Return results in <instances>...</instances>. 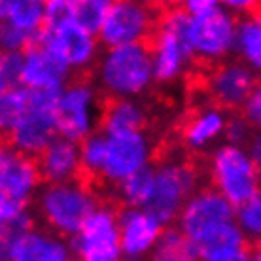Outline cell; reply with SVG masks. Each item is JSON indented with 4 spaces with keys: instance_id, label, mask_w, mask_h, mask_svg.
<instances>
[{
    "instance_id": "20",
    "label": "cell",
    "mask_w": 261,
    "mask_h": 261,
    "mask_svg": "<svg viewBox=\"0 0 261 261\" xmlns=\"http://www.w3.org/2000/svg\"><path fill=\"white\" fill-rule=\"evenodd\" d=\"M34 159H36L40 178L46 184L74 180L80 174L78 142H74L70 138L57 135Z\"/></svg>"
},
{
    "instance_id": "29",
    "label": "cell",
    "mask_w": 261,
    "mask_h": 261,
    "mask_svg": "<svg viewBox=\"0 0 261 261\" xmlns=\"http://www.w3.org/2000/svg\"><path fill=\"white\" fill-rule=\"evenodd\" d=\"M27 206L29 204L13 201L12 197L0 191V227L6 229L12 237L33 227V214Z\"/></svg>"
},
{
    "instance_id": "31",
    "label": "cell",
    "mask_w": 261,
    "mask_h": 261,
    "mask_svg": "<svg viewBox=\"0 0 261 261\" xmlns=\"http://www.w3.org/2000/svg\"><path fill=\"white\" fill-rule=\"evenodd\" d=\"M112 2L114 0H80L76 4H72V19L78 25L85 27L87 31L97 34Z\"/></svg>"
},
{
    "instance_id": "28",
    "label": "cell",
    "mask_w": 261,
    "mask_h": 261,
    "mask_svg": "<svg viewBox=\"0 0 261 261\" xmlns=\"http://www.w3.org/2000/svg\"><path fill=\"white\" fill-rule=\"evenodd\" d=\"M237 227L242 231V235L248 239V242H257L261 237V199L259 193L250 197L246 201L235 204L233 214Z\"/></svg>"
},
{
    "instance_id": "40",
    "label": "cell",
    "mask_w": 261,
    "mask_h": 261,
    "mask_svg": "<svg viewBox=\"0 0 261 261\" xmlns=\"http://www.w3.org/2000/svg\"><path fill=\"white\" fill-rule=\"evenodd\" d=\"M133 2H137V4H142L146 8H151V10H155V8H161L167 2V0H133Z\"/></svg>"
},
{
    "instance_id": "9",
    "label": "cell",
    "mask_w": 261,
    "mask_h": 261,
    "mask_svg": "<svg viewBox=\"0 0 261 261\" xmlns=\"http://www.w3.org/2000/svg\"><path fill=\"white\" fill-rule=\"evenodd\" d=\"M57 93L59 91L31 89L29 110L6 135L8 142L12 144L13 148H17L27 155L36 157L57 137V125H55Z\"/></svg>"
},
{
    "instance_id": "33",
    "label": "cell",
    "mask_w": 261,
    "mask_h": 261,
    "mask_svg": "<svg viewBox=\"0 0 261 261\" xmlns=\"http://www.w3.org/2000/svg\"><path fill=\"white\" fill-rule=\"evenodd\" d=\"M23 51H0V82L12 87L21 84Z\"/></svg>"
},
{
    "instance_id": "17",
    "label": "cell",
    "mask_w": 261,
    "mask_h": 261,
    "mask_svg": "<svg viewBox=\"0 0 261 261\" xmlns=\"http://www.w3.org/2000/svg\"><path fill=\"white\" fill-rule=\"evenodd\" d=\"M255 70H252L242 61H222L218 63L208 78V91L222 108L235 110L241 108L250 93L254 91Z\"/></svg>"
},
{
    "instance_id": "42",
    "label": "cell",
    "mask_w": 261,
    "mask_h": 261,
    "mask_svg": "<svg viewBox=\"0 0 261 261\" xmlns=\"http://www.w3.org/2000/svg\"><path fill=\"white\" fill-rule=\"evenodd\" d=\"M66 2H70V4H76V2H80V0H66Z\"/></svg>"
},
{
    "instance_id": "39",
    "label": "cell",
    "mask_w": 261,
    "mask_h": 261,
    "mask_svg": "<svg viewBox=\"0 0 261 261\" xmlns=\"http://www.w3.org/2000/svg\"><path fill=\"white\" fill-rule=\"evenodd\" d=\"M15 0H0V19H6L8 12L12 10Z\"/></svg>"
},
{
    "instance_id": "37",
    "label": "cell",
    "mask_w": 261,
    "mask_h": 261,
    "mask_svg": "<svg viewBox=\"0 0 261 261\" xmlns=\"http://www.w3.org/2000/svg\"><path fill=\"white\" fill-rule=\"evenodd\" d=\"M216 4H218V0H180V8L186 10L190 15L204 12V10L216 6Z\"/></svg>"
},
{
    "instance_id": "15",
    "label": "cell",
    "mask_w": 261,
    "mask_h": 261,
    "mask_svg": "<svg viewBox=\"0 0 261 261\" xmlns=\"http://www.w3.org/2000/svg\"><path fill=\"white\" fill-rule=\"evenodd\" d=\"M40 182L36 159L10 142H0V191L13 201L29 204L40 190Z\"/></svg>"
},
{
    "instance_id": "36",
    "label": "cell",
    "mask_w": 261,
    "mask_h": 261,
    "mask_svg": "<svg viewBox=\"0 0 261 261\" xmlns=\"http://www.w3.org/2000/svg\"><path fill=\"white\" fill-rule=\"evenodd\" d=\"M218 4L229 10L231 13H235L237 17H241V15L254 13L257 10L259 0H218Z\"/></svg>"
},
{
    "instance_id": "19",
    "label": "cell",
    "mask_w": 261,
    "mask_h": 261,
    "mask_svg": "<svg viewBox=\"0 0 261 261\" xmlns=\"http://www.w3.org/2000/svg\"><path fill=\"white\" fill-rule=\"evenodd\" d=\"M70 257L66 237L51 229L29 227L12 237V261H68Z\"/></svg>"
},
{
    "instance_id": "3",
    "label": "cell",
    "mask_w": 261,
    "mask_h": 261,
    "mask_svg": "<svg viewBox=\"0 0 261 261\" xmlns=\"http://www.w3.org/2000/svg\"><path fill=\"white\" fill-rule=\"evenodd\" d=\"M153 80L159 84H172L188 70L193 53L190 46V13L182 8L167 12L150 36Z\"/></svg>"
},
{
    "instance_id": "10",
    "label": "cell",
    "mask_w": 261,
    "mask_h": 261,
    "mask_svg": "<svg viewBox=\"0 0 261 261\" xmlns=\"http://www.w3.org/2000/svg\"><path fill=\"white\" fill-rule=\"evenodd\" d=\"M155 21L151 8L133 0H114L97 31L98 44L105 47L146 44L155 29Z\"/></svg>"
},
{
    "instance_id": "41",
    "label": "cell",
    "mask_w": 261,
    "mask_h": 261,
    "mask_svg": "<svg viewBox=\"0 0 261 261\" xmlns=\"http://www.w3.org/2000/svg\"><path fill=\"white\" fill-rule=\"evenodd\" d=\"M4 91H6V85L0 82V97H2V93H4Z\"/></svg>"
},
{
    "instance_id": "11",
    "label": "cell",
    "mask_w": 261,
    "mask_h": 261,
    "mask_svg": "<svg viewBox=\"0 0 261 261\" xmlns=\"http://www.w3.org/2000/svg\"><path fill=\"white\" fill-rule=\"evenodd\" d=\"M151 155H153L151 142L142 130L106 135L105 161L98 178L105 184L118 186L130 174L148 167L151 163Z\"/></svg>"
},
{
    "instance_id": "16",
    "label": "cell",
    "mask_w": 261,
    "mask_h": 261,
    "mask_svg": "<svg viewBox=\"0 0 261 261\" xmlns=\"http://www.w3.org/2000/svg\"><path fill=\"white\" fill-rule=\"evenodd\" d=\"M118 227L121 257L144 259L151 255V250L165 225L148 210L125 206L118 214Z\"/></svg>"
},
{
    "instance_id": "23",
    "label": "cell",
    "mask_w": 261,
    "mask_h": 261,
    "mask_svg": "<svg viewBox=\"0 0 261 261\" xmlns=\"http://www.w3.org/2000/svg\"><path fill=\"white\" fill-rule=\"evenodd\" d=\"M235 53L252 70L261 68V21L252 13L241 15L237 21Z\"/></svg>"
},
{
    "instance_id": "18",
    "label": "cell",
    "mask_w": 261,
    "mask_h": 261,
    "mask_svg": "<svg viewBox=\"0 0 261 261\" xmlns=\"http://www.w3.org/2000/svg\"><path fill=\"white\" fill-rule=\"evenodd\" d=\"M195 246L197 259L204 261H246L252 259V246L248 239L237 227L235 220L223 222L191 242Z\"/></svg>"
},
{
    "instance_id": "32",
    "label": "cell",
    "mask_w": 261,
    "mask_h": 261,
    "mask_svg": "<svg viewBox=\"0 0 261 261\" xmlns=\"http://www.w3.org/2000/svg\"><path fill=\"white\" fill-rule=\"evenodd\" d=\"M38 34L29 33L12 21L0 19V51H25Z\"/></svg>"
},
{
    "instance_id": "1",
    "label": "cell",
    "mask_w": 261,
    "mask_h": 261,
    "mask_svg": "<svg viewBox=\"0 0 261 261\" xmlns=\"http://www.w3.org/2000/svg\"><path fill=\"white\" fill-rule=\"evenodd\" d=\"M97 82L110 98L140 97L153 84L150 46L127 44L106 47L97 63Z\"/></svg>"
},
{
    "instance_id": "7",
    "label": "cell",
    "mask_w": 261,
    "mask_h": 261,
    "mask_svg": "<svg viewBox=\"0 0 261 261\" xmlns=\"http://www.w3.org/2000/svg\"><path fill=\"white\" fill-rule=\"evenodd\" d=\"M100 108L97 91L87 82H68L57 93L55 125L57 135L80 142L82 138L97 130Z\"/></svg>"
},
{
    "instance_id": "4",
    "label": "cell",
    "mask_w": 261,
    "mask_h": 261,
    "mask_svg": "<svg viewBox=\"0 0 261 261\" xmlns=\"http://www.w3.org/2000/svg\"><path fill=\"white\" fill-rule=\"evenodd\" d=\"M151 169V190L144 210L155 216L163 225H170L176 222L186 199L197 190L199 176L186 161H165Z\"/></svg>"
},
{
    "instance_id": "24",
    "label": "cell",
    "mask_w": 261,
    "mask_h": 261,
    "mask_svg": "<svg viewBox=\"0 0 261 261\" xmlns=\"http://www.w3.org/2000/svg\"><path fill=\"white\" fill-rule=\"evenodd\" d=\"M151 257L159 261H191L197 259V252L191 241L180 229L165 225L151 250Z\"/></svg>"
},
{
    "instance_id": "5",
    "label": "cell",
    "mask_w": 261,
    "mask_h": 261,
    "mask_svg": "<svg viewBox=\"0 0 261 261\" xmlns=\"http://www.w3.org/2000/svg\"><path fill=\"white\" fill-rule=\"evenodd\" d=\"M237 17L223 6L190 15V46L193 59L218 65L235 53Z\"/></svg>"
},
{
    "instance_id": "30",
    "label": "cell",
    "mask_w": 261,
    "mask_h": 261,
    "mask_svg": "<svg viewBox=\"0 0 261 261\" xmlns=\"http://www.w3.org/2000/svg\"><path fill=\"white\" fill-rule=\"evenodd\" d=\"M13 25L38 34L44 27V2L42 0H15V4L6 15Z\"/></svg>"
},
{
    "instance_id": "26",
    "label": "cell",
    "mask_w": 261,
    "mask_h": 261,
    "mask_svg": "<svg viewBox=\"0 0 261 261\" xmlns=\"http://www.w3.org/2000/svg\"><path fill=\"white\" fill-rule=\"evenodd\" d=\"M151 178H153V169L150 163L148 167H144L138 172L130 174L129 178H125L123 182L118 184V195L125 206L144 208V204L150 197Z\"/></svg>"
},
{
    "instance_id": "8",
    "label": "cell",
    "mask_w": 261,
    "mask_h": 261,
    "mask_svg": "<svg viewBox=\"0 0 261 261\" xmlns=\"http://www.w3.org/2000/svg\"><path fill=\"white\" fill-rule=\"evenodd\" d=\"M72 257L82 261H118L119 248L118 212L110 206H95L82 227L68 237Z\"/></svg>"
},
{
    "instance_id": "38",
    "label": "cell",
    "mask_w": 261,
    "mask_h": 261,
    "mask_svg": "<svg viewBox=\"0 0 261 261\" xmlns=\"http://www.w3.org/2000/svg\"><path fill=\"white\" fill-rule=\"evenodd\" d=\"M10 246H12V235L6 229L0 227V261L10 259Z\"/></svg>"
},
{
    "instance_id": "25",
    "label": "cell",
    "mask_w": 261,
    "mask_h": 261,
    "mask_svg": "<svg viewBox=\"0 0 261 261\" xmlns=\"http://www.w3.org/2000/svg\"><path fill=\"white\" fill-rule=\"evenodd\" d=\"M31 106V89L25 85H12L0 97V135H8Z\"/></svg>"
},
{
    "instance_id": "2",
    "label": "cell",
    "mask_w": 261,
    "mask_h": 261,
    "mask_svg": "<svg viewBox=\"0 0 261 261\" xmlns=\"http://www.w3.org/2000/svg\"><path fill=\"white\" fill-rule=\"evenodd\" d=\"M36 208L47 227L72 237L97 206V197L85 184L74 180L46 184L36 191Z\"/></svg>"
},
{
    "instance_id": "35",
    "label": "cell",
    "mask_w": 261,
    "mask_h": 261,
    "mask_svg": "<svg viewBox=\"0 0 261 261\" xmlns=\"http://www.w3.org/2000/svg\"><path fill=\"white\" fill-rule=\"evenodd\" d=\"M241 108H242V116L248 119L254 127H257L261 121V91H259V87H255L254 91L250 93L248 97H246V100L242 102Z\"/></svg>"
},
{
    "instance_id": "13",
    "label": "cell",
    "mask_w": 261,
    "mask_h": 261,
    "mask_svg": "<svg viewBox=\"0 0 261 261\" xmlns=\"http://www.w3.org/2000/svg\"><path fill=\"white\" fill-rule=\"evenodd\" d=\"M38 38L51 51H55L74 70H84L97 61L98 38L97 34L78 25L74 19L63 21L59 25L42 27Z\"/></svg>"
},
{
    "instance_id": "22",
    "label": "cell",
    "mask_w": 261,
    "mask_h": 261,
    "mask_svg": "<svg viewBox=\"0 0 261 261\" xmlns=\"http://www.w3.org/2000/svg\"><path fill=\"white\" fill-rule=\"evenodd\" d=\"M227 123L225 112L220 108H204L190 119L184 129V142L188 148L202 151L210 148L218 138L223 137V129Z\"/></svg>"
},
{
    "instance_id": "6",
    "label": "cell",
    "mask_w": 261,
    "mask_h": 261,
    "mask_svg": "<svg viewBox=\"0 0 261 261\" xmlns=\"http://www.w3.org/2000/svg\"><path fill=\"white\" fill-rule=\"evenodd\" d=\"M210 174L218 190L233 206L259 193V165L244 146L223 144L212 155Z\"/></svg>"
},
{
    "instance_id": "12",
    "label": "cell",
    "mask_w": 261,
    "mask_h": 261,
    "mask_svg": "<svg viewBox=\"0 0 261 261\" xmlns=\"http://www.w3.org/2000/svg\"><path fill=\"white\" fill-rule=\"evenodd\" d=\"M235 206L214 188H201L191 193L178 212V229L191 242L223 222L233 220Z\"/></svg>"
},
{
    "instance_id": "21",
    "label": "cell",
    "mask_w": 261,
    "mask_h": 261,
    "mask_svg": "<svg viewBox=\"0 0 261 261\" xmlns=\"http://www.w3.org/2000/svg\"><path fill=\"white\" fill-rule=\"evenodd\" d=\"M100 130L106 135L144 130L146 127V108L137 100V97L112 98L108 106L100 112L98 118Z\"/></svg>"
},
{
    "instance_id": "34",
    "label": "cell",
    "mask_w": 261,
    "mask_h": 261,
    "mask_svg": "<svg viewBox=\"0 0 261 261\" xmlns=\"http://www.w3.org/2000/svg\"><path fill=\"white\" fill-rule=\"evenodd\" d=\"M255 133V127L250 123L244 116H235V118L227 119L225 129H223V137L227 144H235V146H244L252 140Z\"/></svg>"
},
{
    "instance_id": "27",
    "label": "cell",
    "mask_w": 261,
    "mask_h": 261,
    "mask_svg": "<svg viewBox=\"0 0 261 261\" xmlns=\"http://www.w3.org/2000/svg\"><path fill=\"white\" fill-rule=\"evenodd\" d=\"M106 150V135L102 130H93L78 142L80 151V170L93 178H98Z\"/></svg>"
},
{
    "instance_id": "43",
    "label": "cell",
    "mask_w": 261,
    "mask_h": 261,
    "mask_svg": "<svg viewBox=\"0 0 261 261\" xmlns=\"http://www.w3.org/2000/svg\"><path fill=\"white\" fill-rule=\"evenodd\" d=\"M42 2H46V0H42Z\"/></svg>"
},
{
    "instance_id": "14",
    "label": "cell",
    "mask_w": 261,
    "mask_h": 261,
    "mask_svg": "<svg viewBox=\"0 0 261 261\" xmlns=\"http://www.w3.org/2000/svg\"><path fill=\"white\" fill-rule=\"evenodd\" d=\"M72 78V68L36 36L23 51L21 85L29 89L59 91Z\"/></svg>"
}]
</instances>
